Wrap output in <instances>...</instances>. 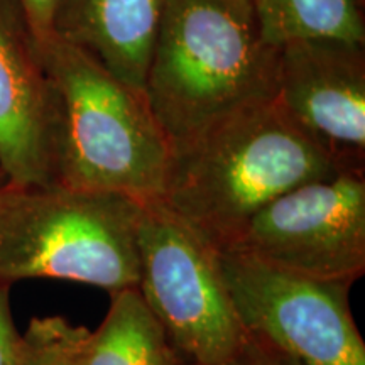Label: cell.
Returning <instances> with one entry per match:
<instances>
[{"label": "cell", "mask_w": 365, "mask_h": 365, "mask_svg": "<svg viewBox=\"0 0 365 365\" xmlns=\"http://www.w3.org/2000/svg\"><path fill=\"white\" fill-rule=\"evenodd\" d=\"M340 170L282 112L261 100L171 145L161 202L213 249L225 250L274 198Z\"/></svg>", "instance_id": "cell-1"}, {"label": "cell", "mask_w": 365, "mask_h": 365, "mask_svg": "<svg viewBox=\"0 0 365 365\" xmlns=\"http://www.w3.org/2000/svg\"><path fill=\"white\" fill-rule=\"evenodd\" d=\"M277 49L252 0H164L145 98L170 145L276 95Z\"/></svg>", "instance_id": "cell-2"}, {"label": "cell", "mask_w": 365, "mask_h": 365, "mask_svg": "<svg viewBox=\"0 0 365 365\" xmlns=\"http://www.w3.org/2000/svg\"><path fill=\"white\" fill-rule=\"evenodd\" d=\"M39 48L59 105L56 185L140 203L161 200L171 145L144 91L122 83L93 56L56 36Z\"/></svg>", "instance_id": "cell-3"}, {"label": "cell", "mask_w": 365, "mask_h": 365, "mask_svg": "<svg viewBox=\"0 0 365 365\" xmlns=\"http://www.w3.org/2000/svg\"><path fill=\"white\" fill-rule=\"evenodd\" d=\"M144 203L65 186L0 188V284L61 279L113 294L139 282Z\"/></svg>", "instance_id": "cell-4"}, {"label": "cell", "mask_w": 365, "mask_h": 365, "mask_svg": "<svg viewBox=\"0 0 365 365\" xmlns=\"http://www.w3.org/2000/svg\"><path fill=\"white\" fill-rule=\"evenodd\" d=\"M139 282L178 365H223L245 336L223 282L218 250L161 202L144 203Z\"/></svg>", "instance_id": "cell-5"}, {"label": "cell", "mask_w": 365, "mask_h": 365, "mask_svg": "<svg viewBox=\"0 0 365 365\" xmlns=\"http://www.w3.org/2000/svg\"><path fill=\"white\" fill-rule=\"evenodd\" d=\"M225 250L352 286L365 272L364 173L340 171L286 191L259 210Z\"/></svg>", "instance_id": "cell-6"}, {"label": "cell", "mask_w": 365, "mask_h": 365, "mask_svg": "<svg viewBox=\"0 0 365 365\" xmlns=\"http://www.w3.org/2000/svg\"><path fill=\"white\" fill-rule=\"evenodd\" d=\"M218 266L244 330L304 365H365V344L341 282L317 281L237 252Z\"/></svg>", "instance_id": "cell-7"}, {"label": "cell", "mask_w": 365, "mask_h": 365, "mask_svg": "<svg viewBox=\"0 0 365 365\" xmlns=\"http://www.w3.org/2000/svg\"><path fill=\"white\" fill-rule=\"evenodd\" d=\"M276 102L336 170L364 173V44L293 41L277 48Z\"/></svg>", "instance_id": "cell-8"}, {"label": "cell", "mask_w": 365, "mask_h": 365, "mask_svg": "<svg viewBox=\"0 0 365 365\" xmlns=\"http://www.w3.org/2000/svg\"><path fill=\"white\" fill-rule=\"evenodd\" d=\"M58 95L19 0H0V171L12 186H53Z\"/></svg>", "instance_id": "cell-9"}, {"label": "cell", "mask_w": 365, "mask_h": 365, "mask_svg": "<svg viewBox=\"0 0 365 365\" xmlns=\"http://www.w3.org/2000/svg\"><path fill=\"white\" fill-rule=\"evenodd\" d=\"M164 0H56L53 36L144 91Z\"/></svg>", "instance_id": "cell-10"}, {"label": "cell", "mask_w": 365, "mask_h": 365, "mask_svg": "<svg viewBox=\"0 0 365 365\" xmlns=\"http://www.w3.org/2000/svg\"><path fill=\"white\" fill-rule=\"evenodd\" d=\"M110 296V308L90 331L76 365H178L139 289L127 287Z\"/></svg>", "instance_id": "cell-11"}, {"label": "cell", "mask_w": 365, "mask_h": 365, "mask_svg": "<svg viewBox=\"0 0 365 365\" xmlns=\"http://www.w3.org/2000/svg\"><path fill=\"white\" fill-rule=\"evenodd\" d=\"M252 6L261 38L274 49L307 39L365 43L359 0H252Z\"/></svg>", "instance_id": "cell-12"}, {"label": "cell", "mask_w": 365, "mask_h": 365, "mask_svg": "<svg viewBox=\"0 0 365 365\" xmlns=\"http://www.w3.org/2000/svg\"><path fill=\"white\" fill-rule=\"evenodd\" d=\"M88 335V328L63 317L33 318L21 333L16 365H76Z\"/></svg>", "instance_id": "cell-13"}, {"label": "cell", "mask_w": 365, "mask_h": 365, "mask_svg": "<svg viewBox=\"0 0 365 365\" xmlns=\"http://www.w3.org/2000/svg\"><path fill=\"white\" fill-rule=\"evenodd\" d=\"M223 365H304L294 359L293 355L286 354L284 350L277 349L271 341L261 336L245 331L244 340L235 350L234 355Z\"/></svg>", "instance_id": "cell-14"}, {"label": "cell", "mask_w": 365, "mask_h": 365, "mask_svg": "<svg viewBox=\"0 0 365 365\" xmlns=\"http://www.w3.org/2000/svg\"><path fill=\"white\" fill-rule=\"evenodd\" d=\"M11 286L0 284V365H16L19 355L21 333L11 312Z\"/></svg>", "instance_id": "cell-15"}, {"label": "cell", "mask_w": 365, "mask_h": 365, "mask_svg": "<svg viewBox=\"0 0 365 365\" xmlns=\"http://www.w3.org/2000/svg\"><path fill=\"white\" fill-rule=\"evenodd\" d=\"M33 33L41 43L53 34V14L56 0H19Z\"/></svg>", "instance_id": "cell-16"}, {"label": "cell", "mask_w": 365, "mask_h": 365, "mask_svg": "<svg viewBox=\"0 0 365 365\" xmlns=\"http://www.w3.org/2000/svg\"><path fill=\"white\" fill-rule=\"evenodd\" d=\"M6 182H7V178H6V175H4L2 171H0V188H2V186L6 185Z\"/></svg>", "instance_id": "cell-17"}]
</instances>
